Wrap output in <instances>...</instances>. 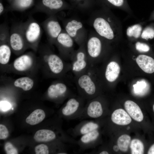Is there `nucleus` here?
Returning a JSON list of instances; mask_svg holds the SVG:
<instances>
[{"label": "nucleus", "mask_w": 154, "mask_h": 154, "mask_svg": "<svg viewBox=\"0 0 154 154\" xmlns=\"http://www.w3.org/2000/svg\"><path fill=\"white\" fill-rule=\"evenodd\" d=\"M85 100L80 96L72 95L69 97L65 106L62 109V114L70 120L79 119L85 106Z\"/></svg>", "instance_id": "4"}, {"label": "nucleus", "mask_w": 154, "mask_h": 154, "mask_svg": "<svg viewBox=\"0 0 154 154\" xmlns=\"http://www.w3.org/2000/svg\"><path fill=\"white\" fill-rule=\"evenodd\" d=\"M148 154H154V143L149 148L148 152Z\"/></svg>", "instance_id": "39"}, {"label": "nucleus", "mask_w": 154, "mask_h": 154, "mask_svg": "<svg viewBox=\"0 0 154 154\" xmlns=\"http://www.w3.org/2000/svg\"><path fill=\"white\" fill-rule=\"evenodd\" d=\"M36 154H48L49 153L48 147L46 145L40 144L36 146L35 148Z\"/></svg>", "instance_id": "34"}, {"label": "nucleus", "mask_w": 154, "mask_h": 154, "mask_svg": "<svg viewBox=\"0 0 154 154\" xmlns=\"http://www.w3.org/2000/svg\"><path fill=\"white\" fill-rule=\"evenodd\" d=\"M98 129L95 130L81 136L77 143L81 151L93 148L96 143L100 136Z\"/></svg>", "instance_id": "9"}, {"label": "nucleus", "mask_w": 154, "mask_h": 154, "mask_svg": "<svg viewBox=\"0 0 154 154\" xmlns=\"http://www.w3.org/2000/svg\"><path fill=\"white\" fill-rule=\"evenodd\" d=\"M140 37L146 40L153 38H154V28L150 26L145 28L142 31Z\"/></svg>", "instance_id": "32"}, {"label": "nucleus", "mask_w": 154, "mask_h": 154, "mask_svg": "<svg viewBox=\"0 0 154 154\" xmlns=\"http://www.w3.org/2000/svg\"><path fill=\"white\" fill-rule=\"evenodd\" d=\"M136 49L139 52H147L150 49L149 46L145 43L137 41L135 43Z\"/></svg>", "instance_id": "33"}, {"label": "nucleus", "mask_w": 154, "mask_h": 154, "mask_svg": "<svg viewBox=\"0 0 154 154\" xmlns=\"http://www.w3.org/2000/svg\"><path fill=\"white\" fill-rule=\"evenodd\" d=\"M142 30L141 24H135L127 27L126 31V35L129 38L137 39L140 37Z\"/></svg>", "instance_id": "25"}, {"label": "nucleus", "mask_w": 154, "mask_h": 154, "mask_svg": "<svg viewBox=\"0 0 154 154\" xmlns=\"http://www.w3.org/2000/svg\"><path fill=\"white\" fill-rule=\"evenodd\" d=\"M5 149L7 154H17V149L10 142H6L5 145Z\"/></svg>", "instance_id": "35"}, {"label": "nucleus", "mask_w": 154, "mask_h": 154, "mask_svg": "<svg viewBox=\"0 0 154 154\" xmlns=\"http://www.w3.org/2000/svg\"><path fill=\"white\" fill-rule=\"evenodd\" d=\"M104 112L102 103L96 97L88 100L79 119H98L103 115Z\"/></svg>", "instance_id": "6"}, {"label": "nucleus", "mask_w": 154, "mask_h": 154, "mask_svg": "<svg viewBox=\"0 0 154 154\" xmlns=\"http://www.w3.org/2000/svg\"><path fill=\"white\" fill-rule=\"evenodd\" d=\"M41 25L49 39H56L61 33V28L59 23L52 17L44 21L42 23Z\"/></svg>", "instance_id": "12"}, {"label": "nucleus", "mask_w": 154, "mask_h": 154, "mask_svg": "<svg viewBox=\"0 0 154 154\" xmlns=\"http://www.w3.org/2000/svg\"><path fill=\"white\" fill-rule=\"evenodd\" d=\"M34 6L31 13L42 12L49 14L61 9L64 3L62 0H38Z\"/></svg>", "instance_id": "7"}, {"label": "nucleus", "mask_w": 154, "mask_h": 154, "mask_svg": "<svg viewBox=\"0 0 154 154\" xmlns=\"http://www.w3.org/2000/svg\"><path fill=\"white\" fill-rule=\"evenodd\" d=\"M5 11V9L3 5L2 2L0 0V15H2L4 12Z\"/></svg>", "instance_id": "38"}, {"label": "nucleus", "mask_w": 154, "mask_h": 154, "mask_svg": "<svg viewBox=\"0 0 154 154\" xmlns=\"http://www.w3.org/2000/svg\"><path fill=\"white\" fill-rule=\"evenodd\" d=\"M9 132L6 126L2 124H0V139H3L7 138L8 136Z\"/></svg>", "instance_id": "36"}, {"label": "nucleus", "mask_w": 154, "mask_h": 154, "mask_svg": "<svg viewBox=\"0 0 154 154\" xmlns=\"http://www.w3.org/2000/svg\"><path fill=\"white\" fill-rule=\"evenodd\" d=\"M120 71L119 65L116 62L112 61L107 65L105 72L106 80L110 82L115 81L118 78Z\"/></svg>", "instance_id": "20"}, {"label": "nucleus", "mask_w": 154, "mask_h": 154, "mask_svg": "<svg viewBox=\"0 0 154 154\" xmlns=\"http://www.w3.org/2000/svg\"><path fill=\"white\" fill-rule=\"evenodd\" d=\"M113 150L115 152H117L119 149L118 146L117 145H114L113 147Z\"/></svg>", "instance_id": "40"}, {"label": "nucleus", "mask_w": 154, "mask_h": 154, "mask_svg": "<svg viewBox=\"0 0 154 154\" xmlns=\"http://www.w3.org/2000/svg\"><path fill=\"white\" fill-rule=\"evenodd\" d=\"M76 84L80 96L88 100L96 97L97 88L93 74V66L76 76Z\"/></svg>", "instance_id": "1"}, {"label": "nucleus", "mask_w": 154, "mask_h": 154, "mask_svg": "<svg viewBox=\"0 0 154 154\" xmlns=\"http://www.w3.org/2000/svg\"><path fill=\"white\" fill-rule=\"evenodd\" d=\"M114 7L122 10L129 14L132 13L131 10L127 0H106Z\"/></svg>", "instance_id": "28"}, {"label": "nucleus", "mask_w": 154, "mask_h": 154, "mask_svg": "<svg viewBox=\"0 0 154 154\" xmlns=\"http://www.w3.org/2000/svg\"><path fill=\"white\" fill-rule=\"evenodd\" d=\"M56 136L53 131L42 129L37 131L34 136L35 140L38 142H46L54 140Z\"/></svg>", "instance_id": "21"}, {"label": "nucleus", "mask_w": 154, "mask_h": 154, "mask_svg": "<svg viewBox=\"0 0 154 154\" xmlns=\"http://www.w3.org/2000/svg\"><path fill=\"white\" fill-rule=\"evenodd\" d=\"M45 114L44 111L41 109H37L33 111L26 119V122L31 125L39 123L44 119Z\"/></svg>", "instance_id": "22"}, {"label": "nucleus", "mask_w": 154, "mask_h": 154, "mask_svg": "<svg viewBox=\"0 0 154 154\" xmlns=\"http://www.w3.org/2000/svg\"><path fill=\"white\" fill-rule=\"evenodd\" d=\"M10 31L6 23L1 24L0 26V40L1 43L9 42Z\"/></svg>", "instance_id": "31"}, {"label": "nucleus", "mask_w": 154, "mask_h": 154, "mask_svg": "<svg viewBox=\"0 0 154 154\" xmlns=\"http://www.w3.org/2000/svg\"><path fill=\"white\" fill-rule=\"evenodd\" d=\"M131 139L130 137L127 134L122 135L119 137L117 140V145L121 151L125 152L127 151Z\"/></svg>", "instance_id": "29"}, {"label": "nucleus", "mask_w": 154, "mask_h": 154, "mask_svg": "<svg viewBox=\"0 0 154 154\" xmlns=\"http://www.w3.org/2000/svg\"><path fill=\"white\" fill-rule=\"evenodd\" d=\"M82 27V23L75 20L68 22L65 26V29L67 33L71 37L76 36L77 31Z\"/></svg>", "instance_id": "27"}, {"label": "nucleus", "mask_w": 154, "mask_h": 154, "mask_svg": "<svg viewBox=\"0 0 154 154\" xmlns=\"http://www.w3.org/2000/svg\"><path fill=\"white\" fill-rule=\"evenodd\" d=\"M112 19L110 17L105 19L98 17L94 20L93 27L96 32L101 37L109 40H112L122 36L121 25H112Z\"/></svg>", "instance_id": "2"}, {"label": "nucleus", "mask_w": 154, "mask_h": 154, "mask_svg": "<svg viewBox=\"0 0 154 154\" xmlns=\"http://www.w3.org/2000/svg\"><path fill=\"white\" fill-rule=\"evenodd\" d=\"M33 64L32 56L29 54H26L19 56L15 60L13 66L18 71H24L30 68Z\"/></svg>", "instance_id": "16"}, {"label": "nucleus", "mask_w": 154, "mask_h": 154, "mask_svg": "<svg viewBox=\"0 0 154 154\" xmlns=\"http://www.w3.org/2000/svg\"><path fill=\"white\" fill-rule=\"evenodd\" d=\"M11 107L10 103L6 101L0 102V109L3 111H7L11 108Z\"/></svg>", "instance_id": "37"}, {"label": "nucleus", "mask_w": 154, "mask_h": 154, "mask_svg": "<svg viewBox=\"0 0 154 154\" xmlns=\"http://www.w3.org/2000/svg\"><path fill=\"white\" fill-rule=\"evenodd\" d=\"M48 64L51 72L56 74L63 70L64 64L62 59L57 55L51 53L47 56Z\"/></svg>", "instance_id": "17"}, {"label": "nucleus", "mask_w": 154, "mask_h": 154, "mask_svg": "<svg viewBox=\"0 0 154 154\" xmlns=\"http://www.w3.org/2000/svg\"><path fill=\"white\" fill-rule=\"evenodd\" d=\"M125 108L129 115L135 120L142 121L143 116L139 106L134 102L130 100L126 101L124 103Z\"/></svg>", "instance_id": "15"}, {"label": "nucleus", "mask_w": 154, "mask_h": 154, "mask_svg": "<svg viewBox=\"0 0 154 154\" xmlns=\"http://www.w3.org/2000/svg\"><path fill=\"white\" fill-rule=\"evenodd\" d=\"M111 119L113 123L119 125H127L131 121L129 114L122 109L114 110L111 114Z\"/></svg>", "instance_id": "18"}, {"label": "nucleus", "mask_w": 154, "mask_h": 154, "mask_svg": "<svg viewBox=\"0 0 154 154\" xmlns=\"http://www.w3.org/2000/svg\"><path fill=\"white\" fill-rule=\"evenodd\" d=\"M90 66L85 53L80 51L72 60L70 68L76 76L86 71Z\"/></svg>", "instance_id": "10"}, {"label": "nucleus", "mask_w": 154, "mask_h": 154, "mask_svg": "<svg viewBox=\"0 0 154 154\" xmlns=\"http://www.w3.org/2000/svg\"><path fill=\"white\" fill-rule=\"evenodd\" d=\"M6 43H1L0 46V63L2 64H7L11 56V48Z\"/></svg>", "instance_id": "23"}, {"label": "nucleus", "mask_w": 154, "mask_h": 154, "mask_svg": "<svg viewBox=\"0 0 154 154\" xmlns=\"http://www.w3.org/2000/svg\"><path fill=\"white\" fill-rule=\"evenodd\" d=\"M139 67L145 72L152 74L154 72V59L144 54L138 55L136 59Z\"/></svg>", "instance_id": "14"}, {"label": "nucleus", "mask_w": 154, "mask_h": 154, "mask_svg": "<svg viewBox=\"0 0 154 154\" xmlns=\"http://www.w3.org/2000/svg\"><path fill=\"white\" fill-rule=\"evenodd\" d=\"M9 44L11 48L16 52L22 51L27 45L23 31V22L12 24L10 31Z\"/></svg>", "instance_id": "5"}, {"label": "nucleus", "mask_w": 154, "mask_h": 154, "mask_svg": "<svg viewBox=\"0 0 154 154\" xmlns=\"http://www.w3.org/2000/svg\"><path fill=\"white\" fill-rule=\"evenodd\" d=\"M99 127L98 123L93 119L83 121L70 130V133L73 137H75L98 129Z\"/></svg>", "instance_id": "8"}, {"label": "nucleus", "mask_w": 154, "mask_h": 154, "mask_svg": "<svg viewBox=\"0 0 154 154\" xmlns=\"http://www.w3.org/2000/svg\"><path fill=\"white\" fill-rule=\"evenodd\" d=\"M153 111L154 112V104L153 105Z\"/></svg>", "instance_id": "42"}, {"label": "nucleus", "mask_w": 154, "mask_h": 154, "mask_svg": "<svg viewBox=\"0 0 154 154\" xmlns=\"http://www.w3.org/2000/svg\"><path fill=\"white\" fill-rule=\"evenodd\" d=\"M47 94L50 98L53 100H56L68 96H70L73 95L67 85L62 82L50 85L48 88Z\"/></svg>", "instance_id": "11"}, {"label": "nucleus", "mask_w": 154, "mask_h": 154, "mask_svg": "<svg viewBox=\"0 0 154 154\" xmlns=\"http://www.w3.org/2000/svg\"><path fill=\"white\" fill-rule=\"evenodd\" d=\"M23 31L27 45L36 48L42 34L39 24L30 16L26 21L23 22Z\"/></svg>", "instance_id": "3"}, {"label": "nucleus", "mask_w": 154, "mask_h": 154, "mask_svg": "<svg viewBox=\"0 0 154 154\" xmlns=\"http://www.w3.org/2000/svg\"><path fill=\"white\" fill-rule=\"evenodd\" d=\"M35 0H13L5 9L7 11H23L35 4Z\"/></svg>", "instance_id": "19"}, {"label": "nucleus", "mask_w": 154, "mask_h": 154, "mask_svg": "<svg viewBox=\"0 0 154 154\" xmlns=\"http://www.w3.org/2000/svg\"><path fill=\"white\" fill-rule=\"evenodd\" d=\"M13 0H7L9 3H10Z\"/></svg>", "instance_id": "41"}, {"label": "nucleus", "mask_w": 154, "mask_h": 154, "mask_svg": "<svg viewBox=\"0 0 154 154\" xmlns=\"http://www.w3.org/2000/svg\"><path fill=\"white\" fill-rule=\"evenodd\" d=\"M102 49V43L99 38L93 37L89 40L87 43V50L89 57L88 61L90 66H92L94 60L100 56Z\"/></svg>", "instance_id": "13"}, {"label": "nucleus", "mask_w": 154, "mask_h": 154, "mask_svg": "<svg viewBox=\"0 0 154 154\" xmlns=\"http://www.w3.org/2000/svg\"><path fill=\"white\" fill-rule=\"evenodd\" d=\"M57 42L63 47L69 48L72 47L73 45V41L68 33H61L56 39Z\"/></svg>", "instance_id": "26"}, {"label": "nucleus", "mask_w": 154, "mask_h": 154, "mask_svg": "<svg viewBox=\"0 0 154 154\" xmlns=\"http://www.w3.org/2000/svg\"><path fill=\"white\" fill-rule=\"evenodd\" d=\"M33 85V80L28 77L19 78L16 79L14 82V85L15 87L21 88L25 91L31 90Z\"/></svg>", "instance_id": "24"}, {"label": "nucleus", "mask_w": 154, "mask_h": 154, "mask_svg": "<svg viewBox=\"0 0 154 154\" xmlns=\"http://www.w3.org/2000/svg\"><path fill=\"white\" fill-rule=\"evenodd\" d=\"M130 147L132 154H142L144 153V145L142 141L139 139H133L130 143Z\"/></svg>", "instance_id": "30"}]
</instances>
